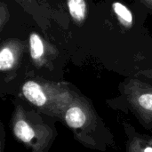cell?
Listing matches in <instances>:
<instances>
[{"label": "cell", "instance_id": "cell-7", "mask_svg": "<svg viewBox=\"0 0 152 152\" xmlns=\"http://www.w3.org/2000/svg\"><path fill=\"white\" fill-rule=\"evenodd\" d=\"M69 10L72 17L77 20H84L86 16V3L84 0H69Z\"/></svg>", "mask_w": 152, "mask_h": 152}, {"label": "cell", "instance_id": "cell-2", "mask_svg": "<svg viewBox=\"0 0 152 152\" xmlns=\"http://www.w3.org/2000/svg\"><path fill=\"white\" fill-rule=\"evenodd\" d=\"M36 109H27L16 102L10 126L14 138L30 152H48L57 137L54 124Z\"/></svg>", "mask_w": 152, "mask_h": 152}, {"label": "cell", "instance_id": "cell-4", "mask_svg": "<svg viewBox=\"0 0 152 152\" xmlns=\"http://www.w3.org/2000/svg\"><path fill=\"white\" fill-rule=\"evenodd\" d=\"M128 110L146 129L152 130V86L131 81L121 90Z\"/></svg>", "mask_w": 152, "mask_h": 152}, {"label": "cell", "instance_id": "cell-9", "mask_svg": "<svg viewBox=\"0 0 152 152\" xmlns=\"http://www.w3.org/2000/svg\"><path fill=\"white\" fill-rule=\"evenodd\" d=\"M113 8L120 19H122L126 23H132V21H133L132 13L125 5H123L120 3H115V4H113Z\"/></svg>", "mask_w": 152, "mask_h": 152}, {"label": "cell", "instance_id": "cell-6", "mask_svg": "<svg viewBox=\"0 0 152 152\" xmlns=\"http://www.w3.org/2000/svg\"><path fill=\"white\" fill-rule=\"evenodd\" d=\"M15 55L8 47H4L0 52V70L6 72L13 69L15 65Z\"/></svg>", "mask_w": 152, "mask_h": 152}, {"label": "cell", "instance_id": "cell-3", "mask_svg": "<svg viewBox=\"0 0 152 152\" xmlns=\"http://www.w3.org/2000/svg\"><path fill=\"white\" fill-rule=\"evenodd\" d=\"M20 94L37 111L63 123L64 113L78 92L62 84L30 79L23 83Z\"/></svg>", "mask_w": 152, "mask_h": 152}, {"label": "cell", "instance_id": "cell-5", "mask_svg": "<svg viewBox=\"0 0 152 152\" xmlns=\"http://www.w3.org/2000/svg\"><path fill=\"white\" fill-rule=\"evenodd\" d=\"M126 135V152H152L151 136L138 133L129 123H123Z\"/></svg>", "mask_w": 152, "mask_h": 152}, {"label": "cell", "instance_id": "cell-11", "mask_svg": "<svg viewBox=\"0 0 152 152\" xmlns=\"http://www.w3.org/2000/svg\"><path fill=\"white\" fill-rule=\"evenodd\" d=\"M151 142H152V136H151Z\"/></svg>", "mask_w": 152, "mask_h": 152}, {"label": "cell", "instance_id": "cell-10", "mask_svg": "<svg viewBox=\"0 0 152 152\" xmlns=\"http://www.w3.org/2000/svg\"><path fill=\"white\" fill-rule=\"evenodd\" d=\"M0 152H4V150H0Z\"/></svg>", "mask_w": 152, "mask_h": 152}, {"label": "cell", "instance_id": "cell-8", "mask_svg": "<svg viewBox=\"0 0 152 152\" xmlns=\"http://www.w3.org/2000/svg\"><path fill=\"white\" fill-rule=\"evenodd\" d=\"M30 54L35 61L40 60L44 54L43 42L37 34H32L30 36Z\"/></svg>", "mask_w": 152, "mask_h": 152}, {"label": "cell", "instance_id": "cell-1", "mask_svg": "<svg viewBox=\"0 0 152 152\" xmlns=\"http://www.w3.org/2000/svg\"><path fill=\"white\" fill-rule=\"evenodd\" d=\"M63 124L72 132L74 139L86 148L105 152L115 145L113 134L92 102L79 93L66 110Z\"/></svg>", "mask_w": 152, "mask_h": 152}]
</instances>
